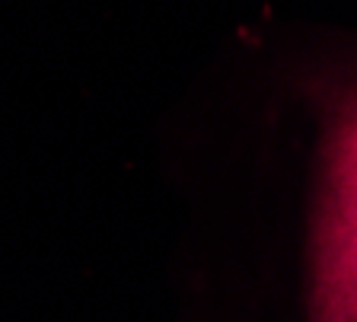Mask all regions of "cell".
Here are the masks:
<instances>
[{
    "mask_svg": "<svg viewBox=\"0 0 357 322\" xmlns=\"http://www.w3.org/2000/svg\"><path fill=\"white\" fill-rule=\"evenodd\" d=\"M312 322H357V96L328 147V185L316 227Z\"/></svg>",
    "mask_w": 357,
    "mask_h": 322,
    "instance_id": "cell-1",
    "label": "cell"
}]
</instances>
